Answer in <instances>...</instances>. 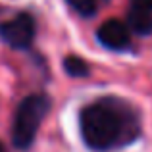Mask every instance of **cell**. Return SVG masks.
Returning <instances> with one entry per match:
<instances>
[{"label": "cell", "instance_id": "1", "mask_svg": "<svg viewBox=\"0 0 152 152\" xmlns=\"http://www.w3.org/2000/svg\"><path fill=\"white\" fill-rule=\"evenodd\" d=\"M81 135L94 150H114L131 145L141 135V119L129 102L100 98L79 114Z\"/></svg>", "mask_w": 152, "mask_h": 152}, {"label": "cell", "instance_id": "2", "mask_svg": "<svg viewBox=\"0 0 152 152\" xmlns=\"http://www.w3.org/2000/svg\"><path fill=\"white\" fill-rule=\"evenodd\" d=\"M48 98L42 94H31L21 100V104L15 110L14 127H12V139L19 150H25L33 145L39 133V127H41L45 115L48 114Z\"/></svg>", "mask_w": 152, "mask_h": 152}, {"label": "cell", "instance_id": "3", "mask_svg": "<svg viewBox=\"0 0 152 152\" xmlns=\"http://www.w3.org/2000/svg\"><path fill=\"white\" fill-rule=\"evenodd\" d=\"M0 37L12 48H27L35 37V21L29 14H19L0 25Z\"/></svg>", "mask_w": 152, "mask_h": 152}, {"label": "cell", "instance_id": "4", "mask_svg": "<svg viewBox=\"0 0 152 152\" xmlns=\"http://www.w3.org/2000/svg\"><path fill=\"white\" fill-rule=\"evenodd\" d=\"M102 46L110 50H125L131 45V29L127 23L119 19H108L98 27L96 33Z\"/></svg>", "mask_w": 152, "mask_h": 152}, {"label": "cell", "instance_id": "5", "mask_svg": "<svg viewBox=\"0 0 152 152\" xmlns=\"http://www.w3.org/2000/svg\"><path fill=\"white\" fill-rule=\"evenodd\" d=\"M127 25L135 33L141 35H150L152 33V12H139V10H129Z\"/></svg>", "mask_w": 152, "mask_h": 152}, {"label": "cell", "instance_id": "6", "mask_svg": "<svg viewBox=\"0 0 152 152\" xmlns=\"http://www.w3.org/2000/svg\"><path fill=\"white\" fill-rule=\"evenodd\" d=\"M64 69L71 75V77H85L89 75V66L83 58H77V56H69V58L64 60Z\"/></svg>", "mask_w": 152, "mask_h": 152}, {"label": "cell", "instance_id": "7", "mask_svg": "<svg viewBox=\"0 0 152 152\" xmlns=\"http://www.w3.org/2000/svg\"><path fill=\"white\" fill-rule=\"evenodd\" d=\"M102 2L104 0H67V4H69L79 15H85V18L96 14V10L100 8Z\"/></svg>", "mask_w": 152, "mask_h": 152}, {"label": "cell", "instance_id": "8", "mask_svg": "<svg viewBox=\"0 0 152 152\" xmlns=\"http://www.w3.org/2000/svg\"><path fill=\"white\" fill-rule=\"evenodd\" d=\"M131 10L152 12V0H131Z\"/></svg>", "mask_w": 152, "mask_h": 152}, {"label": "cell", "instance_id": "9", "mask_svg": "<svg viewBox=\"0 0 152 152\" xmlns=\"http://www.w3.org/2000/svg\"><path fill=\"white\" fill-rule=\"evenodd\" d=\"M0 152H6V148H4V145L0 142Z\"/></svg>", "mask_w": 152, "mask_h": 152}]
</instances>
